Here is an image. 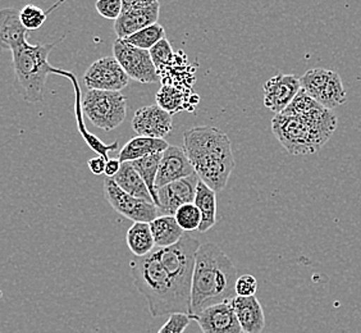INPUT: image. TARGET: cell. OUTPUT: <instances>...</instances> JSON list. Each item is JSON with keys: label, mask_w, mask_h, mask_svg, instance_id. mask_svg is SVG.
Instances as JSON below:
<instances>
[{"label": "cell", "mask_w": 361, "mask_h": 333, "mask_svg": "<svg viewBox=\"0 0 361 333\" xmlns=\"http://www.w3.org/2000/svg\"><path fill=\"white\" fill-rule=\"evenodd\" d=\"M195 174L213 191H222L236 163L226 132L209 126L194 127L183 133V147Z\"/></svg>", "instance_id": "obj_1"}, {"label": "cell", "mask_w": 361, "mask_h": 333, "mask_svg": "<svg viewBox=\"0 0 361 333\" xmlns=\"http://www.w3.org/2000/svg\"><path fill=\"white\" fill-rule=\"evenodd\" d=\"M237 278L236 267L218 245L202 243L196 253L188 315L228 303L233 298Z\"/></svg>", "instance_id": "obj_2"}, {"label": "cell", "mask_w": 361, "mask_h": 333, "mask_svg": "<svg viewBox=\"0 0 361 333\" xmlns=\"http://www.w3.org/2000/svg\"><path fill=\"white\" fill-rule=\"evenodd\" d=\"M130 270L133 285L146 298L152 317L190 314V304L178 295L155 249L145 257L133 258Z\"/></svg>", "instance_id": "obj_3"}, {"label": "cell", "mask_w": 361, "mask_h": 333, "mask_svg": "<svg viewBox=\"0 0 361 333\" xmlns=\"http://www.w3.org/2000/svg\"><path fill=\"white\" fill-rule=\"evenodd\" d=\"M62 40L37 45L26 42L12 50L13 86L23 100L28 103L42 102L48 76L56 71L49 63V54Z\"/></svg>", "instance_id": "obj_4"}, {"label": "cell", "mask_w": 361, "mask_h": 333, "mask_svg": "<svg viewBox=\"0 0 361 333\" xmlns=\"http://www.w3.org/2000/svg\"><path fill=\"white\" fill-rule=\"evenodd\" d=\"M322 122L277 114L271 119V131L278 143L291 155H312L318 153L334 133V127Z\"/></svg>", "instance_id": "obj_5"}, {"label": "cell", "mask_w": 361, "mask_h": 333, "mask_svg": "<svg viewBox=\"0 0 361 333\" xmlns=\"http://www.w3.org/2000/svg\"><path fill=\"white\" fill-rule=\"evenodd\" d=\"M202 243L183 234L180 241L168 248H157V255L172 279L176 290L186 303H191V286L194 276L196 253Z\"/></svg>", "instance_id": "obj_6"}, {"label": "cell", "mask_w": 361, "mask_h": 333, "mask_svg": "<svg viewBox=\"0 0 361 333\" xmlns=\"http://www.w3.org/2000/svg\"><path fill=\"white\" fill-rule=\"evenodd\" d=\"M82 111L92 125L109 132L123 123L127 114V97L121 91L87 90Z\"/></svg>", "instance_id": "obj_7"}, {"label": "cell", "mask_w": 361, "mask_h": 333, "mask_svg": "<svg viewBox=\"0 0 361 333\" xmlns=\"http://www.w3.org/2000/svg\"><path fill=\"white\" fill-rule=\"evenodd\" d=\"M301 89L326 109L334 111L348 102V91L340 75L326 68H313L300 77Z\"/></svg>", "instance_id": "obj_8"}, {"label": "cell", "mask_w": 361, "mask_h": 333, "mask_svg": "<svg viewBox=\"0 0 361 333\" xmlns=\"http://www.w3.org/2000/svg\"><path fill=\"white\" fill-rule=\"evenodd\" d=\"M113 56L127 76L133 81L140 83H159V75L150 58L149 50L136 48L126 42L125 39H117L113 44Z\"/></svg>", "instance_id": "obj_9"}, {"label": "cell", "mask_w": 361, "mask_h": 333, "mask_svg": "<svg viewBox=\"0 0 361 333\" xmlns=\"http://www.w3.org/2000/svg\"><path fill=\"white\" fill-rule=\"evenodd\" d=\"M105 199L117 213L131 219L133 222H153L159 215L154 202H145L125 193L113 178L104 180Z\"/></svg>", "instance_id": "obj_10"}, {"label": "cell", "mask_w": 361, "mask_h": 333, "mask_svg": "<svg viewBox=\"0 0 361 333\" xmlns=\"http://www.w3.org/2000/svg\"><path fill=\"white\" fill-rule=\"evenodd\" d=\"M130 81L114 56L100 58L85 72L84 83L89 90L121 91Z\"/></svg>", "instance_id": "obj_11"}, {"label": "cell", "mask_w": 361, "mask_h": 333, "mask_svg": "<svg viewBox=\"0 0 361 333\" xmlns=\"http://www.w3.org/2000/svg\"><path fill=\"white\" fill-rule=\"evenodd\" d=\"M199 176L194 174L186 178L174 181L157 190V208L159 215H174L177 209L194 202Z\"/></svg>", "instance_id": "obj_12"}, {"label": "cell", "mask_w": 361, "mask_h": 333, "mask_svg": "<svg viewBox=\"0 0 361 333\" xmlns=\"http://www.w3.org/2000/svg\"><path fill=\"white\" fill-rule=\"evenodd\" d=\"M190 318L197 323L202 333H243L229 301L209 306Z\"/></svg>", "instance_id": "obj_13"}, {"label": "cell", "mask_w": 361, "mask_h": 333, "mask_svg": "<svg viewBox=\"0 0 361 333\" xmlns=\"http://www.w3.org/2000/svg\"><path fill=\"white\" fill-rule=\"evenodd\" d=\"M133 128L137 136L164 139L173 128L172 114L158 104L140 108L133 116Z\"/></svg>", "instance_id": "obj_14"}, {"label": "cell", "mask_w": 361, "mask_h": 333, "mask_svg": "<svg viewBox=\"0 0 361 333\" xmlns=\"http://www.w3.org/2000/svg\"><path fill=\"white\" fill-rule=\"evenodd\" d=\"M264 105L274 113H282L301 90L300 77L277 73L264 83Z\"/></svg>", "instance_id": "obj_15"}, {"label": "cell", "mask_w": 361, "mask_h": 333, "mask_svg": "<svg viewBox=\"0 0 361 333\" xmlns=\"http://www.w3.org/2000/svg\"><path fill=\"white\" fill-rule=\"evenodd\" d=\"M194 174V166H191L185 150L180 146L169 145L161 153L155 188L158 190L171 182L186 178Z\"/></svg>", "instance_id": "obj_16"}, {"label": "cell", "mask_w": 361, "mask_h": 333, "mask_svg": "<svg viewBox=\"0 0 361 333\" xmlns=\"http://www.w3.org/2000/svg\"><path fill=\"white\" fill-rule=\"evenodd\" d=\"M159 14V0L145 8L122 12L118 18L114 21V31L118 36V39H126L142 28L158 23Z\"/></svg>", "instance_id": "obj_17"}, {"label": "cell", "mask_w": 361, "mask_h": 333, "mask_svg": "<svg viewBox=\"0 0 361 333\" xmlns=\"http://www.w3.org/2000/svg\"><path fill=\"white\" fill-rule=\"evenodd\" d=\"M243 333H262L265 327L263 306L257 296H233L229 300Z\"/></svg>", "instance_id": "obj_18"}, {"label": "cell", "mask_w": 361, "mask_h": 333, "mask_svg": "<svg viewBox=\"0 0 361 333\" xmlns=\"http://www.w3.org/2000/svg\"><path fill=\"white\" fill-rule=\"evenodd\" d=\"M28 31L14 8L0 9V52L14 50L27 42Z\"/></svg>", "instance_id": "obj_19"}, {"label": "cell", "mask_w": 361, "mask_h": 333, "mask_svg": "<svg viewBox=\"0 0 361 333\" xmlns=\"http://www.w3.org/2000/svg\"><path fill=\"white\" fill-rule=\"evenodd\" d=\"M195 68L188 64V56L183 52L174 53L173 59L158 72L163 85L173 86L180 90L191 91L194 85Z\"/></svg>", "instance_id": "obj_20"}, {"label": "cell", "mask_w": 361, "mask_h": 333, "mask_svg": "<svg viewBox=\"0 0 361 333\" xmlns=\"http://www.w3.org/2000/svg\"><path fill=\"white\" fill-rule=\"evenodd\" d=\"M199 95L195 94L194 91L180 90L168 85H163L157 94V103L169 114L180 111H194L195 107L199 104Z\"/></svg>", "instance_id": "obj_21"}, {"label": "cell", "mask_w": 361, "mask_h": 333, "mask_svg": "<svg viewBox=\"0 0 361 333\" xmlns=\"http://www.w3.org/2000/svg\"><path fill=\"white\" fill-rule=\"evenodd\" d=\"M169 144L164 139H154V138H145V136H136L130 140L119 152L117 159L121 163L125 162H133L147 157L150 154L163 153L167 149Z\"/></svg>", "instance_id": "obj_22"}, {"label": "cell", "mask_w": 361, "mask_h": 333, "mask_svg": "<svg viewBox=\"0 0 361 333\" xmlns=\"http://www.w3.org/2000/svg\"><path fill=\"white\" fill-rule=\"evenodd\" d=\"M113 181L122 188L125 193L145 202H153V198L146 188L145 182L133 168L131 162L121 163L118 174L113 177Z\"/></svg>", "instance_id": "obj_23"}, {"label": "cell", "mask_w": 361, "mask_h": 333, "mask_svg": "<svg viewBox=\"0 0 361 333\" xmlns=\"http://www.w3.org/2000/svg\"><path fill=\"white\" fill-rule=\"evenodd\" d=\"M150 229L157 248L172 246L178 243L185 234L173 215H158L150 222Z\"/></svg>", "instance_id": "obj_24"}, {"label": "cell", "mask_w": 361, "mask_h": 333, "mask_svg": "<svg viewBox=\"0 0 361 333\" xmlns=\"http://www.w3.org/2000/svg\"><path fill=\"white\" fill-rule=\"evenodd\" d=\"M216 193L208 188L204 182L199 181L196 188L194 204L202 213V223L199 231L202 234L208 232L216 223Z\"/></svg>", "instance_id": "obj_25"}, {"label": "cell", "mask_w": 361, "mask_h": 333, "mask_svg": "<svg viewBox=\"0 0 361 333\" xmlns=\"http://www.w3.org/2000/svg\"><path fill=\"white\" fill-rule=\"evenodd\" d=\"M127 246L135 257H145L155 249L150 223L135 222L127 231Z\"/></svg>", "instance_id": "obj_26"}, {"label": "cell", "mask_w": 361, "mask_h": 333, "mask_svg": "<svg viewBox=\"0 0 361 333\" xmlns=\"http://www.w3.org/2000/svg\"><path fill=\"white\" fill-rule=\"evenodd\" d=\"M160 159H161V153H155L131 162V164L136 169V172L145 182L146 188L152 195L155 205H157L155 180H157V174H158V169H159Z\"/></svg>", "instance_id": "obj_27"}, {"label": "cell", "mask_w": 361, "mask_h": 333, "mask_svg": "<svg viewBox=\"0 0 361 333\" xmlns=\"http://www.w3.org/2000/svg\"><path fill=\"white\" fill-rule=\"evenodd\" d=\"M59 75H63V76H70L71 80L73 81V85H75V90H76V114H77V123L80 126V131L82 133V136H84V139L86 140V143L91 146V149L94 150V152H97L99 153L100 157H103L105 159H109L108 157H106V153L108 152H113V150H116V149H118V143L116 141V143H113L111 145H106V144H103L102 141H99V140L94 136V135H91L89 132L85 130L84 125V119H82V111H81V107H80V89H78V85H77L76 78L75 76L71 73V72H66V71H61L59 72Z\"/></svg>", "instance_id": "obj_28"}, {"label": "cell", "mask_w": 361, "mask_h": 333, "mask_svg": "<svg viewBox=\"0 0 361 333\" xmlns=\"http://www.w3.org/2000/svg\"><path fill=\"white\" fill-rule=\"evenodd\" d=\"M164 37H166L164 28L159 23H154L152 26L142 28L133 35L126 37L125 40L136 48L150 50L157 42H159Z\"/></svg>", "instance_id": "obj_29"}, {"label": "cell", "mask_w": 361, "mask_h": 333, "mask_svg": "<svg viewBox=\"0 0 361 333\" xmlns=\"http://www.w3.org/2000/svg\"><path fill=\"white\" fill-rule=\"evenodd\" d=\"M173 217L180 229H183V232H192L196 229L199 231L202 223V213L194 202H188L180 207Z\"/></svg>", "instance_id": "obj_30"}, {"label": "cell", "mask_w": 361, "mask_h": 333, "mask_svg": "<svg viewBox=\"0 0 361 333\" xmlns=\"http://www.w3.org/2000/svg\"><path fill=\"white\" fill-rule=\"evenodd\" d=\"M47 17H48V12H45L44 9L34 4H27L20 11L22 25L27 31L42 28L47 21Z\"/></svg>", "instance_id": "obj_31"}, {"label": "cell", "mask_w": 361, "mask_h": 333, "mask_svg": "<svg viewBox=\"0 0 361 333\" xmlns=\"http://www.w3.org/2000/svg\"><path fill=\"white\" fill-rule=\"evenodd\" d=\"M149 53H150V58H152L154 66L158 72L163 70L168 63L173 59L174 56L173 49L171 47V42H168L166 37L161 39L159 42H157L153 48L149 50Z\"/></svg>", "instance_id": "obj_32"}, {"label": "cell", "mask_w": 361, "mask_h": 333, "mask_svg": "<svg viewBox=\"0 0 361 333\" xmlns=\"http://www.w3.org/2000/svg\"><path fill=\"white\" fill-rule=\"evenodd\" d=\"M190 323L191 318L188 314H172L158 333H183Z\"/></svg>", "instance_id": "obj_33"}, {"label": "cell", "mask_w": 361, "mask_h": 333, "mask_svg": "<svg viewBox=\"0 0 361 333\" xmlns=\"http://www.w3.org/2000/svg\"><path fill=\"white\" fill-rule=\"evenodd\" d=\"M97 13L106 20H117L122 13V0H97Z\"/></svg>", "instance_id": "obj_34"}, {"label": "cell", "mask_w": 361, "mask_h": 333, "mask_svg": "<svg viewBox=\"0 0 361 333\" xmlns=\"http://www.w3.org/2000/svg\"><path fill=\"white\" fill-rule=\"evenodd\" d=\"M257 290V281L254 276L243 274L237 278L236 284H235V293L237 296H243V298L255 296Z\"/></svg>", "instance_id": "obj_35"}, {"label": "cell", "mask_w": 361, "mask_h": 333, "mask_svg": "<svg viewBox=\"0 0 361 333\" xmlns=\"http://www.w3.org/2000/svg\"><path fill=\"white\" fill-rule=\"evenodd\" d=\"M155 1L158 0H122V12L145 8L152 6Z\"/></svg>", "instance_id": "obj_36"}, {"label": "cell", "mask_w": 361, "mask_h": 333, "mask_svg": "<svg viewBox=\"0 0 361 333\" xmlns=\"http://www.w3.org/2000/svg\"><path fill=\"white\" fill-rule=\"evenodd\" d=\"M105 163H106V159L99 155L97 158H92V159L89 160V162H87V166L90 168V171L92 174L100 176V174H104Z\"/></svg>", "instance_id": "obj_37"}, {"label": "cell", "mask_w": 361, "mask_h": 333, "mask_svg": "<svg viewBox=\"0 0 361 333\" xmlns=\"http://www.w3.org/2000/svg\"><path fill=\"white\" fill-rule=\"evenodd\" d=\"M119 168H121V162L117 158H109L106 159L105 163L104 174L108 178H113L116 174H118Z\"/></svg>", "instance_id": "obj_38"}]
</instances>
